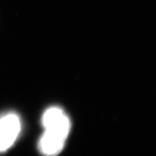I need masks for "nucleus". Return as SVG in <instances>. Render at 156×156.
<instances>
[{"mask_svg": "<svg viewBox=\"0 0 156 156\" xmlns=\"http://www.w3.org/2000/svg\"><path fill=\"white\" fill-rule=\"evenodd\" d=\"M44 132L39 140L38 148L46 155L59 153L69 134L71 123L64 111L58 107L48 109L42 117Z\"/></svg>", "mask_w": 156, "mask_h": 156, "instance_id": "obj_1", "label": "nucleus"}, {"mask_svg": "<svg viewBox=\"0 0 156 156\" xmlns=\"http://www.w3.org/2000/svg\"><path fill=\"white\" fill-rule=\"evenodd\" d=\"M21 131L20 117L14 113L0 116V152H6L15 143Z\"/></svg>", "mask_w": 156, "mask_h": 156, "instance_id": "obj_2", "label": "nucleus"}]
</instances>
